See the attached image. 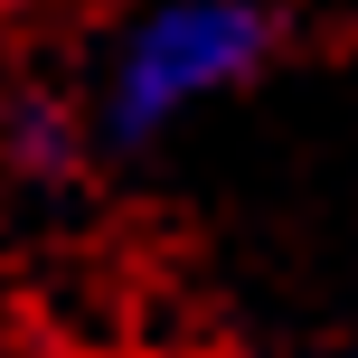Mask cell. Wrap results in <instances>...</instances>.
Listing matches in <instances>:
<instances>
[{"instance_id":"obj_1","label":"cell","mask_w":358,"mask_h":358,"mask_svg":"<svg viewBox=\"0 0 358 358\" xmlns=\"http://www.w3.org/2000/svg\"><path fill=\"white\" fill-rule=\"evenodd\" d=\"M283 57V0H132L85 57V132L94 151H161L208 104L245 94Z\"/></svg>"},{"instance_id":"obj_2","label":"cell","mask_w":358,"mask_h":358,"mask_svg":"<svg viewBox=\"0 0 358 358\" xmlns=\"http://www.w3.org/2000/svg\"><path fill=\"white\" fill-rule=\"evenodd\" d=\"M94 161H104V151H94V132H85L76 85L29 76V85L0 94V179H10L19 198H66Z\"/></svg>"}]
</instances>
